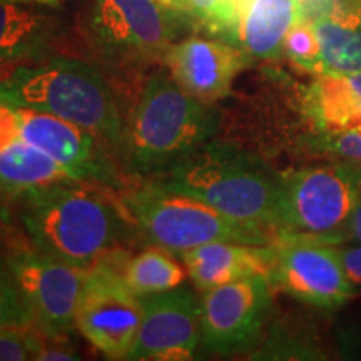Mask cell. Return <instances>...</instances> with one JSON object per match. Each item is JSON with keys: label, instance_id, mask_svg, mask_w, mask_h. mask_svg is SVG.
<instances>
[{"label": "cell", "instance_id": "obj_1", "mask_svg": "<svg viewBox=\"0 0 361 361\" xmlns=\"http://www.w3.org/2000/svg\"><path fill=\"white\" fill-rule=\"evenodd\" d=\"M20 223L30 246L62 263L89 269L119 247L128 234L117 204L87 180H59L27 189Z\"/></svg>", "mask_w": 361, "mask_h": 361}, {"label": "cell", "instance_id": "obj_2", "mask_svg": "<svg viewBox=\"0 0 361 361\" xmlns=\"http://www.w3.org/2000/svg\"><path fill=\"white\" fill-rule=\"evenodd\" d=\"M219 116L211 104L189 96L164 66L144 79L126 117L121 162L135 178H156L214 137Z\"/></svg>", "mask_w": 361, "mask_h": 361}, {"label": "cell", "instance_id": "obj_3", "mask_svg": "<svg viewBox=\"0 0 361 361\" xmlns=\"http://www.w3.org/2000/svg\"><path fill=\"white\" fill-rule=\"evenodd\" d=\"M0 89L22 106L87 130L121 159L126 117L111 80L94 62L49 56L12 67Z\"/></svg>", "mask_w": 361, "mask_h": 361}, {"label": "cell", "instance_id": "obj_4", "mask_svg": "<svg viewBox=\"0 0 361 361\" xmlns=\"http://www.w3.org/2000/svg\"><path fill=\"white\" fill-rule=\"evenodd\" d=\"M152 183L196 197L236 223L276 239L279 173L236 144L209 139Z\"/></svg>", "mask_w": 361, "mask_h": 361}, {"label": "cell", "instance_id": "obj_5", "mask_svg": "<svg viewBox=\"0 0 361 361\" xmlns=\"http://www.w3.org/2000/svg\"><path fill=\"white\" fill-rule=\"evenodd\" d=\"M188 20H192L188 13L159 0H92L84 20V40L99 67L129 78L162 66Z\"/></svg>", "mask_w": 361, "mask_h": 361}, {"label": "cell", "instance_id": "obj_6", "mask_svg": "<svg viewBox=\"0 0 361 361\" xmlns=\"http://www.w3.org/2000/svg\"><path fill=\"white\" fill-rule=\"evenodd\" d=\"M361 197V162L326 159L279 173L274 233L338 245Z\"/></svg>", "mask_w": 361, "mask_h": 361}, {"label": "cell", "instance_id": "obj_7", "mask_svg": "<svg viewBox=\"0 0 361 361\" xmlns=\"http://www.w3.org/2000/svg\"><path fill=\"white\" fill-rule=\"evenodd\" d=\"M121 207L149 245L178 256L207 243L271 245L276 241L271 234L239 224L196 197L152 180L124 192Z\"/></svg>", "mask_w": 361, "mask_h": 361}, {"label": "cell", "instance_id": "obj_8", "mask_svg": "<svg viewBox=\"0 0 361 361\" xmlns=\"http://www.w3.org/2000/svg\"><path fill=\"white\" fill-rule=\"evenodd\" d=\"M129 256L123 250L90 266L80 296L75 328L107 360H128L142 319V298L124 279Z\"/></svg>", "mask_w": 361, "mask_h": 361}, {"label": "cell", "instance_id": "obj_9", "mask_svg": "<svg viewBox=\"0 0 361 361\" xmlns=\"http://www.w3.org/2000/svg\"><path fill=\"white\" fill-rule=\"evenodd\" d=\"M6 259L34 326L44 335L66 336L75 326L89 269L62 263L34 247L16 250Z\"/></svg>", "mask_w": 361, "mask_h": 361}, {"label": "cell", "instance_id": "obj_10", "mask_svg": "<svg viewBox=\"0 0 361 361\" xmlns=\"http://www.w3.org/2000/svg\"><path fill=\"white\" fill-rule=\"evenodd\" d=\"M269 281L300 303L324 311L340 310L358 293L333 247L306 238L274 241Z\"/></svg>", "mask_w": 361, "mask_h": 361}, {"label": "cell", "instance_id": "obj_11", "mask_svg": "<svg viewBox=\"0 0 361 361\" xmlns=\"http://www.w3.org/2000/svg\"><path fill=\"white\" fill-rule=\"evenodd\" d=\"M268 276H251L213 290L201 298V346L207 353L231 355L259 336L271 310Z\"/></svg>", "mask_w": 361, "mask_h": 361}, {"label": "cell", "instance_id": "obj_12", "mask_svg": "<svg viewBox=\"0 0 361 361\" xmlns=\"http://www.w3.org/2000/svg\"><path fill=\"white\" fill-rule=\"evenodd\" d=\"M201 345V301L189 288L142 298V319L128 360L186 361Z\"/></svg>", "mask_w": 361, "mask_h": 361}, {"label": "cell", "instance_id": "obj_13", "mask_svg": "<svg viewBox=\"0 0 361 361\" xmlns=\"http://www.w3.org/2000/svg\"><path fill=\"white\" fill-rule=\"evenodd\" d=\"M251 64L236 45L200 35L174 42L162 62L179 87L206 104L228 97L234 79Z\"/></svg>", "mask_w": 361, "mask_h": 361}, {"label": "cell", "instance_id": "obj_14", "mask_svg": "<svg viewBox=\"0 0 361 361\" xmlns=\"http://www.w3.org/2000/svg\"><path fill=\"white\" fill-rule=\"evenodd\" d=\"M305 17L301 0H241L226 42L255 61H279L284 39Z\"/></svg>", "mask_w": 361, "mask_h": 361}, {"label": "cell", "instance_id": "obj_15", "mask_svg": "<svg viewBox=\"0 0 361 361\" xmlns=\"http://www.w3.org/2000/svg\"><path fill=\"white\" fill-rule=\"evenodd\" d=\"M62 34L61 16L49 7L0 0V69L52 56Z\"/></svg>", "mask_w": 361, "mask_h": 361}, {"label": "cell", "instance_id": "obj_16", "mask_svg": "<svg viewBox=\"0 0 361 361\" xmlns=\"http://www.w3.org/2000/svg\"><path fill=\"white\" fill-rule=\"evenodd\" d=\"M298 111L306 137L361 128V74L313 75L300 87Z\"/></svg>", "mask_w": 361, "mask_h": 361}, {"label": "cell", "instance_id": "obj_17", "mask_svg": "<svg viewBox=\"0 0 361 361\" xmlns=\"http://www.w3.org/2000/svg\"><path fill=\"white\" fill-rule=\"evenodd\" d=\"M197 290L207 291L251 276H268L274 258V243L218 241L192 247L179 255Z\"/></svg>", "mask_w": 361, "mask_h": 361}, {"label": "cell", "instance_id": "obj_18", "mask_svg": "<svg viewBox=\"0 0 361 361\" xmlns=\"http://www.w3.org/2000/svg\"><path fill=\"white\" fill-rule=\"evenodd\" d=\"M75 180L59 162L20 137L12 104L0 90V192L17 194L42 184Z\"/></svg>", "mask_w": 361, "mask_h": 361}, {"label": "cell", "instance_id": "obj_19", "mask_svg": "<svg viewBox=\"0 0 361 361\" xmlns=\"http://www.w3.org/2000/svg\"><path fill=\"white\" fill-rule=\"evenodd\" d=\"M310 20L322 47L323 74H361V0H328Z\"/></svg>", "mask_w": 361, "mask_h": 361}, {"label": "cell", "instance_id": "obj_20", "mask_svg": "<svg viewBox=\"0 0 361 361\" xmlns=\"http://www.w3.org/2000/svg\"><path fill=\"white\" fill-rule=\"evenodd\" d=\"M183 266L176 261L173 252L152 246L129 256L123 274L130 290L144 298L179 288L188 276Z\"/></svg>", "mask_w": 361, "mask_h": 361}, {"label": "cell", "instance_id": "obj_21", "mask_svg": "<svg viewBox=\"0 0 361 361\" xmlns=\"http://www.w3.org/2000/svg\"><path fill=\"white\" fill-rule=\"evenodd\" d=\"M283 57H286L296 69L306 74H323L322 47H319L313 22L310 19H301L288 32L283 45Z\"/></svg>", "mask_w": 361, "mask_h": 361}, {"label": "cell", "instance_id": "obj_22", "mask_svg": "<svg viewBox=\"0 0 361 361\" xmlns=\"http://www.w3.org/2000/svg\"><path fill=\"white\" fill-rule=\"evenodd\" d=\"M241 0H188L189 17L213 37L226 40Z\"/></svg>", "mask_w": 361, "mask_h": 361}, {"label": "cell", "instance_id": "obj_23", "mask_svg": "<svg viewBox=\"0 0 361 361\" xmlns=\"http://www.w3.org/2000/svg\"><path fill=\"white\" fill-rule=\"evenodd\" d=\"M47 335L35 326H17L0 331V361L37 360L42 355Z\"/></svg>", "mask_w": 361, "mask_h": 361}, {"label": "cell", "instance_id": "obj_24", "mask_svg": "<svg viewBox=\"0 0 361 361\" xmlns=\"http://www.w3.org/2000/svg\"><path fill=\"white\" fill-rule=\"evenodd\" d=\"M17 326H34L32 316L17 288L7 259H0V331Z\"/></svg>", "mask_w": 361, "mask_h": 361}, {"label": "cell", "instance_id": "obj_25", "mask_svg": "<svg viewBox=\"0 0 361 361\" xmlns=\"http://www.w3.org/2000/svg\"><path fill=\"white\" fill-rule=\"evenodd\" d=\"M305 141L313 154H319L326 159L361 162V128L313 135V137H306Z\"/></svg>", "mask_w": 361, "mask_h": 361}, {"label": "cell", "instance_id": "obj_26", "mask_svg": "<svg viewBox=\"0 0 361 361\" xmlns=\"http://www.w3.org/2000/svg\"><path fill=\"white\" fill-rule=\"evenodd\" d=\"M335 251L341 268L345 269L346 276L356 286H361V245L356 243H338V245H329Z\"/></svg>", "mask_w": 361, "mask_h": 361}, {"label": "cell", "instance_id": "obj_27", "mask_svg": "<svg viewBox=\"0 0 361 361\" xmlns=\"http://www.w3.org/2000/svg\"><path fill=\"white\" fill-rule=\"evenodd\" d=\"M341 243H356L361 245V197L356 202L353 213H351L345 233H343Z\"/></svg>", "mask_w": 361, "mask_h": 361}, {"label": "cell", "instance_id": "obj_28", "mask_svg": "<svg viewBox=\"0 0 361 361\" xmlns=\"http://www.w3.org/2000/svg\"><path fill=\"white\" fill-rule=\"evenodd\" d=\"M161 4H164L166 7L169 8H174V11H179V12H184L189 16V4L188 0H159Z\"/></svg>", "mask_w": 361, "mask_h": 361}, {"label": "cell", "instance_id": "obj_29", "mask_svg": "<svg viewBox=\"0 0 361 361\" xmlns=\"http://www.w3.org/2000/svg\"><path fill=\"white\" fill-rule=\"evenodd\" d=\"M2 2H19L30 4V6H44V7H57L61 0H2Z\"/></svg>", "mask_w": 361, "mask_h": 361}]
</instances>
